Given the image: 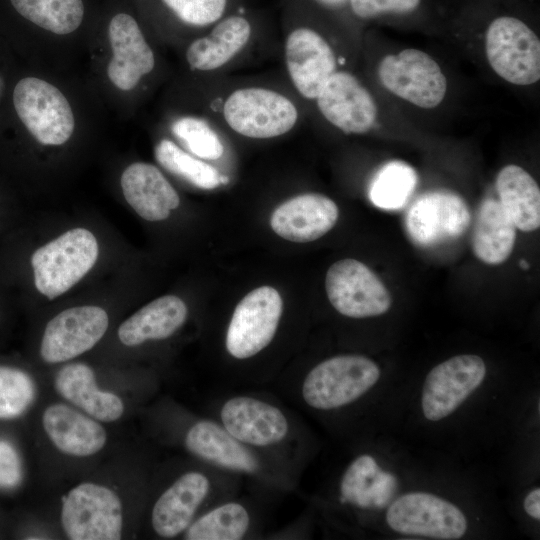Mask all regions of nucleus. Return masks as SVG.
I'll return each instance as SVG.
<instances>
[{
    "mask_svg": "<svg viewBox=\"0 0 540 540\" xmlns=\"http://www.w3.org/2000/svg\"><path fill=\"white\" fill-rule=\"evenodd\" d=\"M41 386L18 365L0 363V425H23L38 405Z\"/></svg>",
    "mask_w": 540,
    "mask_h": 540,
    "instance_id": "29",
    "label": "nucleus"
},
{
    "mask_svg": "<svg viewBox=\"0 0 540 540\" xmlns=\"http://www.w3.org/2000/svg\"><path fill=\"white\" fill-rule=\"evenodd\" d=\"M260 513L246 499L232 496L200 514L182 534L185 540H242L256 536Z\"/></svg>",
    "mask_w": 540,
    "mask_h": 540,
    "instance_id": "23",
    "label": "nucleus"
},
{
    "mask_svg": "<svg viewBox=\"0 0 540 540\" xmlns=\"http://www.w3.org/2000/svg\"><path fill=\"white\" fill-rule=\"evenodd\" d=\"M325 288L334 309L350 318L382 315L392 303L391 295L380 278L355 259L333 263L326 274Z\"/></svg>",
    "mask_w": 540,
    "mask_h": 540,
    "instance_id": "13",
    "label": "nucleus"
},
{
    "mask_svg": "<svg viewBox=\"0 0 540 540\" xmlns=\"http://www.w3.org/2000/svg\"><path fill=\"white\" fill-rule=\"evenodd\" d=\"M487 367L477 355L462 354L436 365L427 374L421 394V407L429 421L451 415L486 377Z\"/></svg>",
    "mask_w": 540,
    "mask_h": 540,
    "instance_id": "15",
    "label": "nucleus"
},
{
    "mask_svg": "<svg viewBox=\"0 0 540 540\" xmlns=\"http://www.w3.org/2000/svg\"><path fill=\"white\" fill-rule=\"evenodd\" d=\"M381 375L379 366L359 354H342L313 366L299 382H287L293 402L319 412L345 408L370 391Z\"/></svg>",
    "mask_w": 540,
    "mask_h": 540,
    "instance_id": "5",
    "label": "nucleus"
},
{
    "mask_svg": "<svg viewBox=\"0 0 540 540\" xmlns=\"http://www.w3.org/2000/svg\"><path fill=\"white\" fill-rule=\"evenodd\" d=\"M24 18L56 34L76 30L83 19L82 0H11Z\"/></svg>",
    "mask_w": 540,
    "mask_h": 540,
    "instance_id": "31",
    "label": "nucleus"
},
{
    "mask_svg": "<svg viewBox=\"0 0 540 540\" xmlns=\"http://www.w3.org/2000/svg\"><path fill=\"white\" fill-rule=\"evenodd\" d=\"M283 312L279 292L256 288L236 305L225 333V350L236 361L254 359L273 342Z\"/></svg>",
    "mask_w": 540,
    "mask_h": 540,
    "instance_id": "7",
    "label": "nucleus"
},
{
    "mask_svg": "<svg viewBox=\"0 0 540 540\" xmlns=\"http://www.w3.org/2000/svg\"><path fill=\"white\" fill-rule=\"evenodd\" d=\"M386 521L397 533L440 540L460 539L468 527L458 506L427 492H410L397 498L386 512Z\"/></svg>",
    "mask_w": 540,
    "mask_h": 540,
    "instance_id": "11",
    "label": "nucleus"
},
{
    "mask_svg": "<svg viewBox=\"0 0 540 540\" xmlns=\"http://www.w3.org/2000/svg\"><path fill=\"white\" fill-rule=\"evenodd\" d=\"M98 252L89 230L74 228L63 233L31 257L36 289L50 300L65 293L93 267Z\"/></svg>",
    "mask_w": 540,
    "mask_h": 540,
    "instance_id": "6",
    "label": "nucleus"
},
{
    "mask_svg": "<svg viewBox=\"0 0 540 540\" xmlns=\"http://www.w3.org/2000/svg\"><path fill=\"white\" fill-rule=\"evenodd\" d=\"M109 326L107 312L98 306H77L63 310L46 324L40 356L47 364L71 361L92 349Z\"/></svg>",
    "mask_w": 540,
    "mask_h": 540,
    "instance_id": "16",
    "label": "nucleus"
},
{
    "mask_svg": "<svg viewBox=\"0 0 540 540\" xmlns=\"http://www.w3.org/2000/svg\"><path fill=\"white\" fill-rule=\"evenodd\" d=\"M108 34L113 51L107 68L108 77L119 89L131 90L154 68L153 51L135 19L128 14L114 16Z\"/></svg>",
    "mask_w": 540,
    "mask_h": 540,
    "instance_id": "22",
    "label": "nucleus"
},
{
    "mask_svg": "<svg viewBox=\"0 0 540 540\" xmlns=\"http://www.w3.org/2000/svg\"><path fill=\"white\" fill-rule=\"evenodd\" d=\"M499 203L523 232L540 226V190L534 178L522 167L511 164L503 167L496 178Z\"/></svg>",
    "mask_w": 540,
    "mask_h": 540,
    "instance_id": "27",
    "label": "nucleus"
},
{
    "mask_svg": "<svg viewBox=\"0 0 540 540\" xmlns=\"http://www.w3.org/2000/svg\"><path fill=\"white\" fill-rule=\"evenodd\" d=\"M58 518L70 540L123 539L131 530V497L117 480L85 479L63 494Z\"/></svg>",
    "mask_w": 540,
    "mask_h": 540,
    "instance_id": "4",
    "label": "nucleus"
},
{
    "mask_svg": "<svg viewBox=\"0 0 540 540\" xmlns=\"http://www.w3.org/2000/svg\"><path fill=\"white\" fill-rule=\"evenodd\" d=\"M187 315L183 300L174 295L162 296L122 322L117 331L118 339L127 347L165 340L184 325Z\"/></svg>",
    "mask_w": 540,
    "mask_h": 540,
    "instance_id": "25",
    "label": "nucleus"
},
{
    "mask_svg": "<svg viewBox=\"0 0 540 540\" xmlns=\"http://www.w3.org/2000/svg\"><path fill=\"white\" fill-rule=\"evenodd\" d=\"M15 110L34 138L43 145H61L74 130V116L65 96L52 84L21 79L13 92Z\"/></svg>",
    "mask_w": 540,
    "mask_h": 540,
    "instance_id": "10",
    "label": "nucleus"
},
{
    "mask_svg": "<svg viewBox=\"0 0 540 540\" xmlns=\"http://www.w3.org/2000/svg\"><path fill=\"white\" fill-rule=\"evenodd\" d=\"M172 133L195 156L206 159H219L224 146L218 134L210 125L197 117H182L172 124Z\"/></svg>",
    "mask_w": 540,
    "mask_h": 540,
    "instance_id": "34",
    "label": "nucleus"
},
{
    "mask_svg": "<svg viewBox=\"0 0 540 540\" xmlns=\"http://www.w3.org/2000/svg\"><path fill=\"white\" fill-rule=\"evenodd\" d=\"M516 227L499 201L482 202L473 232L475 256L489 265H498L510 256L516 239Z\"/></svg>",
    "mask_w": 540,
    "mask_h": 540,
    "instance_id": "28",
    "label": "nucleus"
},
{
    "mask_svg": "<svg viewBox=\"0 0 540 540\" xmlns=\"http://www.w3.org/2000/svg\"><path fill=\"white\" fill-rule=\"evenodd\" d=\"M14 519L0 507V539L13 535Z\"/></svg>",
    "mask_w": 540,
    "mask_h": 540,
    "instance_id": "39",
    "label": "nucleus"
},
{
    "mask_svg": "<svg viewBox=\"0 0 540 540\" xmlns=\"http://www.w3.org/2000/svg\"><path fill=\"white\" fill-rule=\"evenodd\" d=\"M316 101L322 115L345 133L362 134L375 123L377 107L372 96L348 72H334Z\"/></svg>",
    "mask_w": 540,
    "mask_h": 540,
    "instance_id": "19",
    "label": "nucleus"
},
{
    "mask_svg": "<svg viewBox=\"0 0 540 540\" xmlns=\"http://www.w3.org/2000/svg\"><path fill=\"white\" fill-rule=\"evenodd\" d=\"M157 161L168 171L176 174L201 189H214L227 178L216 168L194 158L170 140H162L155 148Z\"/></svg>",
    "mask_w": 540,
    "mask_h": 540,
    "instance_id": "32",
    "label": "nucleus"
},
{
    "mask_svg": "<svg viewBox=\"0 0 540 540\" xmlns=\"http://www.w3.org/2000/svg\"><path fill=\"white\" fill-rule=\"evenodd\" d=\"M52 385L61 400L104 424L116 423L126 413L124 398L103 388L85 363L64 364L55 373Z\"/></svg>",
    "mask_w": 540,
    "mask_h": 540,
    "instance_id": "18",
    "label": "nucleus"
},
{
    "mask_svg": "<svg viewBox=\"0 0 540 540\" xmlns=\"http://www.w3.org/2000/svg\"><path fill=\"white\" fill-rule=\"evenodd\" d=\"M183 22L205 26L223 15L227 0H163Z\"/></svg>",
    "mask_w": 540,
    "mask_h": 540,
    "instance_id": "36",
    "label": "nucleus"
},
{
    "mask_svg": "<svg viewBox=\"0 0 540 540\" xmlns=\"http://www.w3.org/2000/svg\"><path fill=\"white\" fill-rule=\"evenodd\" d=\"M378 75L386 89L421 108L436 107L447 90L440 66L418 49L386 55L379 64Z\"/></svg>",
    "mask_w": 540,
    "mask_h": 540,
    "instance_id": "14",
    "label": "nucleus"
},
{
    "mask_svg": "<svg viewBox=\"0 0 540 540\" xmlns=\"http://www.w3.org/2000/svg\"><path fill=\"white\" fill-rule=\"evenodd\" d=\"M418 177L415 169L399 160L384 164L369 186V199L378 208L396 210L403 207L414 192Z\"/></svg>",
    "mask_w": 540,
    "mask_h": 540,
    "instance_id": "30",
    "label": "nucleus"
},
{
    "mask_svg": "<svg viewBox=\"0 0 540 540\" xmlns=\"http://www.w3.org/2000/svg\"><path fill=\"white\" fill-rule=\"evenodd\" d=\"M320 2L328 5V6H340L342 5L346 0H319Z\"/></svg>",
    "mask_w": 540,
    "mask_h": 540,
    "instance_id": "40",
    "label": "nucleus"
},
{
    "mask_svg": "<svg viewBox=\"0 0 540 540\" xmlns=\"http://www.w3.org/2000/svg\"><path fill=\"white\" fill-rule=\"evenodd\" d=\"M38 424L54 451L73 460L95 457L109 442L106 424L61 399L41 408Z\"/></svg>",
    "mask_w": 540,
    "mask_h": 540,
    "instance_id": "12",
    "label": "nucleus"
},
{
    "mask_svg": "<svg viewBox=\"0 0 540 540\" xmlns=\"http://www.w3.org/2000/svg\"><path fill=\"white\" fill-rule=\"evenodd\" d=\"M523 507L527 515L535 520L540 519V489L531 490L525 497Z\"/></svg>",
    "mask_w": 540,
    "mask_h": 540,
    "instance_id": "38",
    "label": "nucleus"
},
{
    "mask_svg": "<svg viewBox=\"0 0 540 540\" xmlns=\"http://www.w3.org/2000/svg\"><path fill=\"white\" fill-rule=\"evenodd\" d=\"M470 224L465 201L447 191H434L419 196L405 215L410 239L422 247H431L461 236Z\"/></svg>",
    "mask_w": 540,
    "mask_h": 540,
    "instance_id": "17",
    "label": "nucleus"
},
{
    "mask_svg": "<svg viewBox=\"0 0 540 540\" xmlns=\"http://www.w3.org/2000/svg\"><path fill=\"white\" fill-rule=\"evenodd\" d=\"M485 50L492 69L515 85H530L540 79V41L522 20L495 18L488 26Z\"/></svg>",
    "mask_w": 540,
    "mask_h": 540,
    "instance_id": "8",
    "label": "nucleus"
},
{
    "mask_svg": "<svg viewBox=\"0 0 540 540\" xmlns=\"http://www.w3.org/2000/svg\"><path fill=\"white\" fill-rule=\"evenodd\" d=\"M339 211L336 203L319 193L293 197L272 213L270 225L280 237L298 243L314 241L336 224Z\"/></svg>",
    "mask_w": 540,
    "mask_h": 540,
    "instance_id": "21",
    "label": "nucleus"
},
{
    "mask_svg": "<svg viewBox=\"0 0 540 540\" xmlns=\"http://www.w3.org/2000/svg\"><path fill=\"white\" fill-rule=\"evenodd\" d=\"M239 478L192 459L162 484L149 504L152 534L159 539L181 537L205 510L234 496Z\"/></svg>",
    "mask_w": 540,
    "mask_h": 540,
    "instance_id": "3",
    "label": "nucleus"
},
{
    "mask_svg": "<svg viewBox=\"0 0 540 540\" xmlns=\"http://www.w3.org/2000/svg\"><path fill=\"white\" fill-rule=\"evenodd\" d=\"M396 489V477L383 471L379 466L346 504L360 509L382 508L388 503Z\"/></svg>",
    "mask_w": 540,
    "mask_h": 540,
    "instance_id": "35",
    "label": "nucleus"
},
{
    "mask_svg": "<svg viewBox=\"0 0 540 540\" xmlns=\"http://www.w3.org/2000/svg\"><path fill=\"white\" fill-rule=\"evenodd\" d=\"M177 431L175 441L192 459L270 490L296 484V472L243 444L211 417L186 418Z\"/></svg>",
    "mask_w": 540,
    "mask_h": 540,
    "instance_id": "2",
    "label": "nucleus"
},
{
    "mask_svg": "<svg viewBox=\"0 0 540 540\" xmlns=\"http://www.w3.org/2000/svg\"><path fill=\"white\" fill-rule=\"evenodd\" d=\"M285 62L296 90L307 99H316L336 72V58L326 40L310 28H297L287 37Z\"/></svg>",
    "mask_w": 540,
    "mask_h": 540,
    "instance_id": "20",
    "label": "nucleus"
},
{
    "mask_svg": "<svg viewBox=\"0 0 540 540\" xmlns=\"http://www.w3.org/2000/svg\"><path fill=\"white\" fill-rule=\"evenodd\" d=\"M224 119L238 134L268 139L289 132L298 112L284 95L261 87L241 88L228 96L223 106Z\"/></svg>",
    "mask_w": 540,
    "mask_h": 540,
    "instance_id": "9",
    "label": "nucleus"
},
{
    "mask_svg": "<svg viewBox=\"0 0 540 540\" xmlns=\"http://www.w3.org/2000/svg\"><path fill=\"white\" fill-rule=\"evenodd\" d=\"M353 13L363 19L386 14H406L418 8L421 0H349Z\"/></svg>",
    "mask_w": 540,
    "mask_h": 540,
    "instance_id": "37",
    "label": "nucleus"
},
{
    "mask_svg": "<svg viewBox=\"0 0 540 540\" xmlns=\"http://www.w3.org/2000/svg\"><path fill=\"white\" fill-rule=\"evenodd\" d=\"M23 425H0V497H14L27 479L26 457L20 437Z\"/></svg>",
    "mask_w": 540,
    "mask_h": 540,
    "instance_id": "33",
    "label": "nucleus"
},
{
    "mask_svg": "<svg viewBox=\"0 0 540 540\" xmlns=\"http://www.w3.org/2000/svg\"><path fill=\"white\" fill-rule=\"evenodd\" d=\"M121 187L128 204L148 221L168 218L171 210L180 203L172 185L157 167L149 163L137 162L128 166L121 176Z\"/></svg>",
    "mask_w": 540,
    "mask_h": 540,
    "instance_id": "24",
    "label": "nucleus"
},
{
    "mask_svg": "<svg viewBox=\"0 0 540 540\" xmlns=\"http://www.w3.org/2000/svg\"><path fill=\"white\" fill-rule=\"evenodd\" d=\"M251 25L241 16H230L220 21L209 35L193 41L186 52L192 69L211 71L229 62L247 44Z\"/></svg>",
    "mask_w": 540,
    "mask_h": 540,
    "instance_id": "26",
    "label": "nucleus"
},
{
    "mask_svg": "<svg viewBox=\"0 0 540 540\" xmlns=\"http://www.w3.org/2000/svg\"><path fill=\"white\" fill-rule=\"evenodd\" d=\"M3 91H4V81L2 79V77L0 76V98L3 94Z\"/></svg>",
    "mask_w": 540,
    "mask_h": 540,
    "instance_id": "41",
    "label": "nucleus"
},
{
    "mask_svg": "<svg viewBox=\"0 0 540 540\" xmlns=\"http://www.w3.org/2000/svg\"><path fill=\"white\" fill-rule=\"evenodd\" d=\"M212 410L211 418L234 438L296 472L300 429L294 413L278 400L235 392L216 400Z\"/></svg>",
    "mask_w": 540,
    "mask_h": 540,
    "instance_id": "1",
    "label": "nucleus"
}]
</instances>
